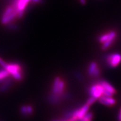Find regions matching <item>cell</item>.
Returning <instances> with one entry per match:
<instances>
[{
    "label": "cell",
    "mask_w": 121,
    "mask_h": 121,
    "mask_svg": "<svg viewBox=\"0 0 121 121\" xmlns=\"http://www.w3.org/2000/svg\"><path fill=\"white\" fill-rule=\"evenodd\" d=\"M117 36V33L114 31H110L100 35L98 40L102 44V48L105 50L110 47L115 40Z\"/></svg>",
    "instance_id": "2"
},
{
    "label": "cell",
    "mask_w": 121,
    "mask_h": 121,
    "mask_svg": "<svg viewBox=\"0 0 121 121\" xmlns=\"http://www.w3.org/2000/svg\"><path fill=\"white\" fill-rule=\"evenodd\" d=\"M16 9V8H15L12 4L9 5L7 6V7L5 9L4 12H3L2 17H5L8 16H9L10 14H11L13 12V11Z\"/></svg>",
    "instance_id": "11"
},
{
    "label": "cell",
    "mask_w": 121,
    "mask_h": 121,
    "mask_svg": "<svg viewBox=\"0 0 121 121\" xmlns=\"http://www.w3.org/2000/svg\"><path fill=\"white\" fill-rule=\"evenodd\" d=\"M96 100L97 99H96V98H95L94 97H92V96H90L88 98V99L87 100L86 104H88V105L90 106V105H91L92 104H93L94 103H95V102L96 101Z\"/></svg>",
    "instance_id": "15"
},
{
    "label": "cell",
    "mask_w": 121,
    "mask_h": 121,
    "mask_svg": "<svg viewBox=\"0 0 121 121\" xmlns=\"http://www.w3.org/2000/svg\"><path fill=\"white\" fill-rule=\"evenodd\" d=\"M118 119L119 121H121V108L120 109V111L118 116Z\"/></svg>",
    "instance_id": "18"
},
{
    "label": "cell",
    "mask_w": 121,
    "mask_h": 121,
    "mask_svg": "<svg viewBox=\"0 0 121 121\" xmlns=\"http://www.w3.org/2000/svg\"><path fill=\"white\" fill-rule=\"evenodd\" d=\"M106 61L109 66L112 68L116 67L121 62V55L117 53L109 55L107 56Z\"/></svg>",
    "instance_id": "5"
},
{
    "label": "cell",
    "mask_w": 121,
    "mask_h": 121,
    "mask_svg": "<svg viewBox=\"0 0 121 121\" xmlns=\"http://www.w3.org/2000/svg\"><path fill=\"white\" fill-rule=\"evenodd\" d=\"M43 0H31V2L34 4H37V3H40L42 2Z\"/></svg>",
    "instance_id": "17"
},
{
    "label": "cell",
    "mask_w": 121,
    "mask_h": 121,
    "mask_svg": "<svg viewBox=\"0 0 121 121\" xmlns=\"http://www.w3.org/2000/svg\"><path fill=\"white\" fill-rule=\"evenodd\" d=\"M10 76V74L6 70L3 69L0 70V82L4 81Z\"/></svg>",
    "instance_id": "13"
},
{
    "label": "cell",
    "mask_w": 121,
    "mask_h": 121,
    "mask_svg": "<svg viewBox=\"0 0 121 121\" xmlns=\"http://www.w3.org/2000/svg\"><path fill=\"white\" fill-rule=\"evenodd\" d=\"M18 11L16 9H15L13 12L10 14L9 16L5 17H2L1 19V23L3 25H7L11 23L15 18H17Z\"/></svg>",
    "instance_id": "10"
},
{
    "label": "cell",
    "mask_w": 121,
    "mask_h": 121,
    "mask_svg": "<svg viewBox=\"0 0 121 121\" xmlns=\"http://www.w3.org/2000/svg\"><path fill=\"white\" fill-rule=\"evenodd\" d=\"M98 101L101 104L107 107H112L116 104L117 101L112 96H108L103 95L98 98Z\"/></svg>",
    "instance_id": "7"
},
{
    "label": "cell",
    "mask_w": 121,
    "mask_h": 121,
    "mask_svg": "<svg viewBox=\"0 0 121 121\" xmlns=\"http://www.w3.org/2000/svg\"><path fill=\"white\" fill-rule=\"evenodd\" d=\"M80 1L81 2V3L82 4H85L86 0H80Z\"/></svg>",
    "instance_id": "19"
},
{
    "label": "cell",
    "mask_w": 121,
    "mask_h": 121,
    "mask_svg": "<svg viewBox=\"0 0 121 121\" xmlns=\"http://www.w3.org/2000/svg\"><path fill=\"white\" fill-rule=\"evenodd\" d=\"M12 78L15 79V80L16 81H20L23 78V74H22V71L18 72L17 73L13 75Z\"/></svg>",
    "instance_id": "14"
},
{
    "label": "cell",
    "mask_w": 121,
    "mask_h": 121,
    "mask_svg": "<svg viewBox=\"0 0 121 121\" xmlns=\"http://www.w3.org/2000/svg\"><path fill=\"white\" fill-rule=\"evenodd\" d=\"M7 65H8V63H7L2 59L0 58V66L3 68V69H5Z\"/></svg>",
    "instance_id": "16"
},
{
    "label": "cell",
    "mask_w": 121,
    "mask_h": 121,
    "mask_svg": "<svg viewBox=\"0 0 121 121\" xmlns=\"http://www.w3.org/2000/svg\"><path fill=\"white\" fill-rule=\"evenodd\" d=\"M88 73L90 76L93 78H96L99 76L100 70L99 67L95 62H92L89 64Z\"/></svg>",
    "instance_id": "6"
},
{
    "label": "cell",
    "mask_w": 121,
    "mask_h": 121,
    "mask_svg": "<svg viewBox=\"0 0 121 121\" xmlns=\"http://www.w3.org/2000/svg\"><path fill=\"white\" fill-rule=\"evenodd\" d=\"M63 121L62 120H56V121Z\"/></svg>",
    "instance_id": "20"
},
{
    "label": "cell",
    "mask_w": 121,
    "mask_h": 121,
    "mask_svg": "<svg viewBox=\"0 0 121 121\" xmlns=\"http://www.w3.org/2000/svg\"><path fill=\"white\" fill-rule=\"evenodd\" d=\"M93 119V113L91 112H88L82 118L78 121H92Z\"/></svg>",
    "instance_id": "12"
},
{
    "label": "cell",
    "mask_w": 121,
    "mask_h": 121,
    "mask_svg": "<svg viewBox=\"0 0 121 121\" xmlns=\"http://www.w3.org/2000/svg\"><path fill=\"white\" fill-rule=\"evenodd\" d=\"M99 82L104 88L103 95L108 96H112L117 93V91L107 81L101 80Z\"/></svg>",
    "instance_id": "4"
},
{
    "label": "cell",
    "mask_w": 121,
    "mask_h": 121,
    "mask_svg": "<svg viewBox=\"0 0 121 121\" xmlns=\"http://www.w3.org/2000/svg\"><path fill=\"white\" fill-rule=\"evenodd\" d=\"M104 88L99 82L93 84L88 89V94L90 96L93 97L96 99L103 95Z\"/></svg>",
    "instance_id": "3"
},
{
    "label": "cell",
    "mask_w": 121,
    "mask_h": 121,
    "mask_svg": "<svg viewBox=\"0 0 121 121\" xmlns=\"http://www.w3.org/2000/svg\"><path fill=\"white\" fill-rule=\"evenodd\" d=\"M66 92V83L65 81L61 77H56L52 82L51 94L63 96L64 97V94Z\"/></svg>",
    "instance_id": "1"
},
{
    "label": "cell",
    "mask_w": 121,
    "mask_h": 121,
    "mask_svg": "<svg viewBox=\"0 0 121 121\" xmlns=\"http://www.w3.org/2000/svg\"><path fill=\"white\" fill-rule=\"evenodd\" d=\"M5 70L8 72L10 75L12 76L18 72L22 71V68L19 64L12 63L8 64V65L6 67Z\"/></svg>",
    "instance_id": "8"
},
{
    "label": "cell",
    "mask_w": 121,
    "mask_h": 121,
    "mask_svg": "<svg viewBox=\"0 0 121 121\" xmlns=\"http://www.w3.org/2000/svg\"><path fill=\"white\" fill-rule=\"evenodd\" d=\"M89 108L90 106L85 104L82 105L80 108H76L74 115L77 117L79 120L80 119L89 111Z\"/></svg>",
    "instance_id": "9"
}]
</instances>
